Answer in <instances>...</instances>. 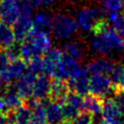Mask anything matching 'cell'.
<instances>
[{
	"instance_id": "6da1fadb",
	"label": "cell",
	"mask_w": 124,
	"mask_h": 124,
	"mask_svg": "<svg viewBox=\"0 0 124 124\" xmlns=\"http://www.w3.org/2000/svg\"><path fill=\"white\" fill-rule=\"evenodd\" d=\"M91 40L92 49L102 55H109L112 52L120 51L124 47V38L119 35L108 21L101 19L97 22Z\"/></svg>"
},
{
	"instance_id": "7a4b0ae2",
	"label": "cell",
	"mask_w": 124,
	"mask_h": 124,
	"mask_svg": "<svg viewBox=\"0 0 124 124\" xmlns=\"http://www.w3.org/2000/svg\"><path fill=\"white\" fill-rule=\"evenodd\" d=\"M78 29V24L77 19L74 17L57 14L53 16L52 19V33L58 39H67L74 35Z\"/></svg>"
},
{
	"instance_id": "3957f363",
	"label": "cell",
	"mask_w": 124,
	"mask_h": 124,
	"mask_svg": "<svg viewBox=\"0 0 124 124\" xmlns=\"http://www.w3.org/2000/svg\"><path fill=\"white\" fill-rule=\"evenodd\" d=\"M105 11L100 8H84L81 9L77 15V22L78 27L83 31H93L97 22L101 19H105Z\"/></svg>"
},
{
	"instance_id": "277c9868",
	"label": "cell",
	"mask_w": 124,
	"mask_h": 124,
	"mask_svg": "<svg viewBox=\"0 0 124 124\" xmlns=\"http://www.w3.org/2000/svg\"><path fill=\"white\" fill-rule=\"evenodd\" d=\"M112 82L107 75H92L89 81V92L92 95L105 98H112L114 89L111 90Z\"/></svg>"
},
{
	"instance_id": "5b68a950",
	"label": "cell",
	"mask_w": 124,
	"mask_h": 124,
	"mask_svg": "<svg viewBox=\"0 0 124 124\" xmlns=\"http://www.w3.org/2000/svg\"><path fill=\"white\" fill-rule=\"evenodd\" d=\"M89 70L87 67H81V69L70 79L67 83L71 92H76L81 96H85L89 93Z\"/></svg>"
},
{
	"instance_id": "8992f818",
	"label": "cell",
	"mask_w": 124,
	"mask_h": 124,
	"mask_svg": "<svg viewBox=\"0 0 124 124\" xmlns=\"http://www.w3.org/2000/svg\"><path fill=\"white\" fill-rule=\"evenodd\" d=\"M80 69L81 66L78 60L71 58L65 54L63 59L57 65L53 77L54 78H58L61 80H68L73 78Z\"/></svg>"
},
{
	"instance_id": "52a82bcc",
	"label": "cell",
	"mask_w": 124,
	"mask_h": 124,
	"mask_svg": "<svg viewBox=\"0 0 124 124\" xmlns=\"http://www.w3.org/2000/svg\"><path fill=\"white\" fill-rule=\"evenodd\" d=\"M20 15V0H3L0 19L3 23L14 25Z\"/></svg>"
},
{
	"instance_id": "ba28073f",
	"label": "cell",
	"mask_w": 124,
	"mask_h": 124,
	"mask_svg": "<svg viewBox=\"0 0 124 124\" xmlns=\"http://www.w3.org/2000/svg\"><path fill=\"white\" fill-rule=\"evenodd\" d=\"M46 107V119L47 124H60L65 120L60 103L52 101L49 97L41 101Z\"/></svg>"
},
{
	"instance_id": "9c48e42d",
	"label": "cell",
	"mask_w": 124,
	"mask_h": 124,
	"mask_svg": "<svg viewBox=\"0 0 124 124\" xmlns=\"http://www.w3.org/2000/svg\"><path fill=\"white\" fill-rule=\"evenodd\" d=\"M102 114L105 120V124H121L123 115L121 114L112 98L103 99Z\"/></svg>"
},
{
	"instance_id": "30bf717a",
	"label": "cell",
	"mask_w": 124,
	"mask_h": 124,
	"mask_svg": "<svg viewBox=\"0 0 124 124\" xmlns=\"http://www.w3.org/2000/svg\"><path fill=\"white\" fill-rule=\"evenodd\" d=\"M37 77L30 71H27L20 78L17 79L16 84L14 85L19 96L26 100L33 96V87Z\"/></svg>"
},
{
	"instance_id": "8fae6325",
	"label": "cell",
	"mask_w": 124,
	"mask_h": 124,
	"mask_svg": "<svg viewBox=\"0 0 124 124\" xmlns=\"http://www.w3.org/2000/svg\"><path fill=\"white\" fill-rule=\"evenodd\" d=\"M25 39L28 40L37 48V50L39 51L40 54L46 53L47 51L50 50L51 40L49 38V35H47L46 33L32 29Z\"/></svg>"
},
{
	"instance_id": "7c38bea8",
	"label": "cell",
	"mask_w": 124,
	"mask_h": 124,
	"mask_svg": "<svg viewBox=\"0 0 124 124\" xmlns=\"http://www.w3.org/2000/svg\"><path fill=\"white\" fill-rule=\"evenodd\" d=\"M69 93H70V88L68 86L67 81L58 78H54L53 80H51L49 98L52 101L63 104L66 101Z\"/></svg>"
},
{
	"instance_id": "4fadbf2b",
	"label": "cell",
	"mask_w": 124,
	"mask_h": 124,
	"mask_svg": "<svg viewBox=\"0 0 124 124\" xmlns=\"http://www.w3.org/2000/svg\"><path fill=\"white\" fill-rule=\"evenodd\" d=\"M65 53L59 48H52L46 52L45 57V75L53 77L57 65L63 59Z\"/></svg>"
},
{
	"instance_id": "5bb4252c",
	"label": "cell",
	"mask_w": 124,
	"mask_h": 124,
	"mask_svg": "<svg viewBox=\"0 0 124 124\" xmlns=\"http://www.w3.org/2000/svg\"><path fill=\"white\" fill-rule=\"evenodd\" d=\"M50 86H51V80L48 78V77L41 75L35 80L33 87V97L39 101H42L49 97Z\"/></svg>"
},
{
	"instance_id": "9a60e30c",
	"label": "cell",
	"mask_w": 124,
	"mask_h": 124,
	"mask_svg": "<svg viewBox=\"0 0 124 124\" xmlns=\"http://www.w3.org/2000/svg\"><path fill=\"white\" fill-rule=\"evenodd\" d=\"M52 19L53 17L47 13H38L33 17V29L49 35L52 32Z\"/></svg>"
},
{
	"instance_id": "2e32d148",
	"label": "cell",
	"mask_w": 124,
	"mask_h": 124,
	"mask_svg": "<svg viewBox=\"0 0 124 124\" xmlns=\"http://www.w3.org/2000/svg\"><path fill=\"white\" fill-rule=\"evenodd\" d=\"M115 64L109 59L98 58L91 61L87 66V68L90 74L92 75H108L110 74Z\"/></svg>"
},
{
	"instance_id": "e0dca14e",
	"label": "cell",
	"mask_w": 124,
	"mask_h": 124,
	"mask_svg": "<svg viewBox=\"0 0 124 124\" xmlns=\"http://www.w3.org/2000/svg\"><path fill=\"white\" fill-rule=\"evenodd\" d=\"M5 103L7 104L9 109L15 110L16 108H17L18 107H20L22 105V98L19 96V94L17 93V91L16 90L15 86H8L7 88L3 89L0 95Z\"/></svg>"
},
{
	"instance_id": "ac0fdd59",
	"label": "cell",
	"mask_w": 124,
	"mask_h": 124,
	"mask_svg": "<svg viewBox=\"0 0 124 124\" xmlns=\"http://www.w3.org/2000/svg\"><path fill=\"white\" fill-rule=\"evenodd\" d=\"M16 41V35L11 25L1 22L0 23V47L6 49L11 46L15 45Z\"/></svg>"
},
{
	"instance_id": "d6986e66",
	"label": "cell",
	"mask_w": 124,
	"mask_h": 124,
	"mask_svg": "<svg viewBox=\"0 0 124 124\" xmlns=\"http://www.w3.org/2000/svg\"><path fill=\"white\" fill-rule=\"evenodd\" d=\"M103 108V98L95 96V95H85L83 98V109L85 111L93 113H100L102 112Z\"/></svg>"
},
{
	"instance_id": "ffe728a7",
	"label": "cell",
	"mask_w": 124,
	"mask_h": 124,
	"mask_svg": "<svg viewBox=\"0 0 124 124\" xmlns=\"http://www.w3.org/2000/svg\"><path fill=\"white\" fill-rule=\"evenodd\" d=\"M13 115L15 124H29L33 116V111L26 105H21L13 110Z\"/></svg>"
},
{
	"instance_id": "44dd1931",
	"label": "cell",
	"mask_w": 124,
	"mask_h": 124,
	"mask_svg": "<svg viewBox=\"0 0 124 124\" xmlns=\"http://www.w3.org/2000/svg\"><path fill=\"white\" fill-rule=\"evenodd\" d=\"M8 71L13 79H18L28 71V66L26 65L23 59L17 58L10 63L8 67Z\"/></svg>"
},
{
	"instance_id": "7402d4cb",
	"label": "cell",
	"mask_w": 124,
	"mask_h": 124,
	"mask_svg": "<svg viewBox=\"0 0 124 124\" xmlns=\"http://www.w3.org/2000/svg\"><path fill=\"white\" fill-rule=\"evenodd\" d=\"M114 89H124V66L115 65L109 74Z\"/></svg>"
},
{
	"instance_id": "603a6c76",
	"label": "cell",
	"mask_w": 124,
	"mask_h": 124,
	"mask_svg": "<svg viewBox=\"0 0 124 124\" xmlns=\"http://www.w3.org/2000/svg\"><path fill=\"white\" fill-rule=\"evenodd\" d=\"M20 47V57L23 60H30L35 56L41 55L39 53V51L37 50V48L26 39H24L22 41V43L19 45Z\"/></svg>"
},
{
	"instance_id": "cb8c5ba5",
	"label": "cell",
	"mask_w": 124,
	"mask_h": 124,
	"mask_svg": "<svg viewBox=\"0 0 124 124\" xmlns=\"http://www.w3.org/2000/svg\"><path fill=\"white\" fill-rule=\"evenodd\" d=\"M64 53L76 60H80L83 56V49L79 44L76 42H69L64 46Z\"/></svg>"
},
{
	"instance_id": "d4e9b609",
	"label": "cell",
	"mask_w": 124,
	"mask_h": 124,
	"mask_svg": "<svg viewBox=\"0 0 124 124\" xmlns=\"http://www.w3.org/2000/svg\"><path fill=\"white\" fill-rule=\"evenodd\" d=\"M108 20L112 25V28L122 37H124V15L118 12H112L108 14Z\"/></svg>"
},
{
	"instance_id": "484cf974",
	"label": "cell",
	"mask_w": 124,
	"mask_h": 124,
	"mask_svg": "<svg viewBox=\"0 0 124 124\" xmlns=\"http://www.w3.org/2000/svg\"><path fill=\"white\" fill-rule=\"evenodd\" d=\"M28 71L33 74L41 75L45 74V58H42L41 55L35 56L28 61Z\"/></svg>"
},
{
	"instance_id": "4316f807",
	"label": "cell",
	"mask_w": 124,
	"mask_h": 124,
	"mask_svg": "<svg viewBox=\"0 0 124 124\" xmlns=\"http://www.w3.org/2000/svg\"><path fill=\"white\" fill-rule=\"evenodd\" d=\"M104 6L105 10L108 13L112 12H120L122 9H124V0H104L101 2Z\"/></svg>"
},
{
	"instance_id": "83f0119b",
	"label": "cell",
	"mask_w": 124,
	"mask_h": 124,
	"mask_svg": "<svg viewBox=\"0 0 124 124\" xmlns=\"http://www.w3.org/2000/svg\"><path fill=\"white\" fill-rule=\"evenodd\" d=\"M62 106V110H63V115H64V118L66 121H72L73 119H75L78 114H79V111L78 108H76L75 107H73L72 105L68 104V103H63L61 104Z\"/></svg>"
},
{
	"instance_id": "f1b7e54d",
	"label": "cell",
	"mask_w": 124,
	"mask_h": 124,
	"mask_svg": "<svg viewBox=\"0 0 124 124\" xmlns=\"http://www.w3.org/2000/svg\"><path fill=\"white\" fill-rule=\"evenodd\" d=\"M65 102L72 105L73 107H75L78 110L83 109V98L81 95H79L76 92H70L69 95L67 96V99Z\"/></svg>"
},
{
	"instance_id": "f546056e",
	"label": "cell",
	"mask_w": 124,
	"mask_h": 124,
	"mask_svg": "<svg viewBox=\"0 0 124 124\" xmlns=\"http://www.w3.org/2000/svg\"><path fill=\"white\" fill-rule=\"evenodd\" d=\"M112 99L118 109L120 110L121 114L124 115V89H114Z\"/></svg>"
},
{
	"instance_id": "4dcf8cb0",
	"label": "cell",
	"mask_w": 124,
	"mask_h": 124,
	"mask_svg": "<svg viewBox=\"0 0 124 124\" xmlns=\"http://www.w3.org/2000/svg\"><path fill=\"white\" fill-rule=\"evenodd\" d=\"M71 124H92V114L88 111H83L73 119Z\"/></svg>"
},
{
	"instance_id": "1f68e13d",
	"label": "cell",
	"mask_w": 124,
	"mask_h": 124,
	"mask_svg": "<svg viewBox=\"0 0 124 124\" xmlns=\"http://www.w3.org/2000/svg\"><path fill=\"white\" fill-rule=\"evenodd\" d=\"M5 52H6V54L8 55V57L10 58L11 61L16 60V59H17V58H21V57H20V47H19V45L17 46V45L15 44V45L11 46L10 47L6 48Z\"/></svg>"
},
{
	"instance_id": "d6a6232c",
	"label": "cell",
	"mask_w": 124,
	"mask_h": 124,
	"mask_svg": "<svg viewBox=\"0 0 124 124\" xmlns=\"http://www.w3.org/2000/svg\"><path fill=\"white\" fill-rule=\"evenodd\" d=\"M29 4L32 8H39L44 6H49L53 3L54 0H22Z\"/></svg>"
},
{
	"instance_id": "836d02e7",
	"label": "cell",
	"mask_w": 124,
	"mask_h": 124,
	"mask_svg": "<svg viewBox=\"0 0 124 124\" xmlns=\"http://www.w3.org/2000/svg\"><path fill=\"white\" fill-rule=\"evenodd\" d=\"M10 58L6 54L5 51H0V73L6 71L10 65Z\"/></svg>"
},
{
	"instance_id": "e575fe53",
	"label": "cell",
	"mask_w": 124,
	"mask_h": 124,
	"mask_svg": "<svg viewBox=\"0 0 124 124\" xmlns=\"http://www.w3.org/2000/svg\"><path fill=\"white\" fill-rule=\"evenodd\" d=\"M92 124H105V120L102 112L92 114Z\"/></svg>"
},
{
	"instance_id": "d590c367",
	"label": "cell",
	"mask_w": 124,
	"mask_h": 124,
	"mask_svg": "<svg viewBox=\"0 0 124 124\" xmlns=\"http://www.w3.org/2000/svg\"><path fill=\"white\" fill-rule=\"evenodd\" d=\"M29 124H47L46 117H42V116H38V115H34L32 116V119L30 120Z\"/></svg>"
},
{
	"instance_id": "8d00e7d4",
	"label": "cell",
	"mask_w": 124,
	"mask_h": 124,
	"mask_svg": "<svg viewBox=\"0 0 124 124\" xmlns=\"http://www.w3.org/2000/svg\"><path fill=\"white\" fill-rule=\"evenodd\" d=\"M9 111H11V110L9 109V108H8L7 104L5 103L4 99L0 96V112H2V113H8Z\"/></svg>"
},
{
	"instance_id": "74e56055",
	"label": "cell",
	"mask_w": 124,
	"mask_h": 124,
	"mask_svg": "<svg viewBox=\"0 0 124 124\" xmlns=\"http://www.w3.org/2000/svg\"><path fill=\"white\" fill-rule=\"evenodd\" d=\"M0 124H9L7 113H2V112H0Z\"/></svg>"
},
{
	"instance_id": "f35d334b",
	"label": "cell",
	"mask_w": 124,
	"mask_h": 124,
	"mask_svg": "<svg viewBox=\"0 0 124 124\" xmlns=\"http://www.w3.org/2000/svg\"><path fill=\"white\" fill-rule=\"evenodd\" d=\"M60 124H71V122H70V121H66V120H65V121H63V122H61Z\"/></svg>"
},
{
	"instance_id": "ab89813d",
	"label": "cell",
	"mask_w": 124,
	"mask_h": 124,
	"mask_svg": "<svg viewBox=\"0 0 124 124\" xmlns=\"http://www.w3.org/2000/svg\"><path fill=\"white\" fill-rule=\"evenodd\" d=\"M121 124H124V115L122 116V119H121Z\"/></svg>"
},
{
	"instance_id": "60d3db41",
	"label": "cell",
	"mask_w": 124,
	"mask_h": 124,
	"mask_svg": "<svg viewBox=\"0 0 124 124\" xmlns=\"http://www.w3.org/2000/svg\"><path fill=\"white\" fill-rule=\"evenodd\" d=\"M2 3H3V0H0V10H1V7H2Z\"/></svg>"
},
{
	"instance_id": "b9f144b4",
	"label": "cell",
	"mask_w": 124,
	"mask_h": 124,
	"mask_svg": "<svg viewBox=\"0 0 124 124\" xmlns=\"http://www.w3.org/2000/svg\"><path fill=\"white\" fill-rule=\"evenodd\" d=\"M99 1H100V2H103V1H104V0H99Z\"/></svg>"
},
{
	"instance_id": "7bdbcfd3",
	"label": "cell",
	"mask_w": 124,
	"mask_h": 124,
	"mask_svg": "<svg viewBox=\"0 0 124 124\" xmlns=\"http://www.w3.org/2000/svg\"><path fill=\"white\" fill-rule=\"evenodd\" d=\"M123 15H124V9H123Z\"/></svg>"
}]
</instances>
